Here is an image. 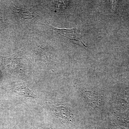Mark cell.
Returning <instances> with one entry per match:
<instances>
[{"mask_svg":"<svg viewBox=\"0 0 129 129\" xmlns=\"http://www.w3.org/2000/svg\"><path fill=\"white\" fill-rule=\"evenodd\" d=\"M49 26L53 30H55L56 32L58 33L59 34L65 37L68 39L72 41H75V42H79L82 44L83 46L85 47H88L81 39L80 32L79 30L76 28H72L71 29H59L54 28L50 25Z\"/></svg>","mask_w":129,"mask_h":129,"instance_id":"cell-1","label":"cell"},{"mask_svg":"<svg viewBox=\"0 0 129 129\" xmlns=\"http://www.w3.org/2000/svg\"><path fill=\"white\" fill-rule=\"evenodd\" d=\"M55 112L58 116L61 118L69 121L71 119V116L69 111L63 107H59L55 109Z\"/></svg>","mask_w":129,"mask_h":129,"instance_id":"cell-2","label":"cell"},{"mask_svg":"<svg viewBox=\"0 0 129 129\" xmlns=\"http://www.w3.org/2000/svg\"><path fill=\"white\" fill-rule=\"evenodd\" d=\"M17 90L19 91V93H22L25 96L34 98L36 96L25 85H21L17 88Z\"/></svg>","mask_w":129,"mask_h":129,"instance_id":"cell-3","label":"cell"}]
</instances>
